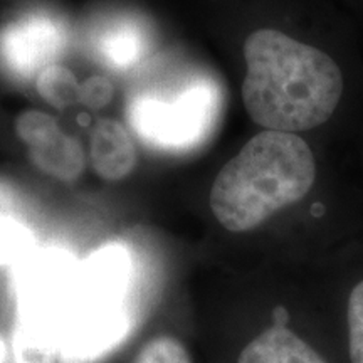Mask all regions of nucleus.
<instances>
[{
	"label": "nucleus",
	"instance_id": "423d86ee",
	"mask_svg": "<svg viewBox=\"0 0 363 363\" xmlns=\"http://www.w3.org/2000/svg\"><path fill=\"white\" fill-rule=\"evenodd\" d=\"M65 45V33L57 24L45 19L26 22L7 34L4 52L16 71L24 76L35 74L44 67L56 65Z\"/></svg>",
	"mask_w": 363,
	"mask_h": 363
},
{
	"label": "nucleus",
	"instance_id": "9d476101",
	"mask_svg": "<svg viewBox=\"0 0 363 363\" xmlns=\"http://www.w3.org/2000/svg\"><path fill=\"white\" fill-rule=\"evenodd\" d=\"M59 345L17 328L13 331V363H56Z\"/></svg>",
	"mask_w": 363,
	"mask_h": 363
},
{
	"label": "nucleus",
	"instance_id": "ddd939ff",
	"mask_svg": "<svg viewBox=\"0 0 363 363\" xmlns=\"http://www.w3.org/2000/svg\"><path fill=\"white\" fill-rule=\"evenodd\" d=\"M352 152H353V157H355V177L363 190V120H362L360 130H358L357 133L355 142L352 145Z\"/></svg>",
	"mask_w": 363,
	"mask_h": 363
},
{
	"label": "nucleus",
	"instance_id": "39448f33",
	"mask_svg": "<svg viewBox=\"0 0 363 363\" xmlns=\"http://www.w3.org/2000/svg\"><path fill=\"white\" fill-rule=\"evenodd\" d=\"M16 133L29 148L30 160L39 170L59 180L72 182L83 174L86 158L78 140L62 133L48 113L27 110L16 120Z\"/></svg>",
	"mask_w": 363,
	"mask_h": 363
},
{
	"label": "nucleus",
	"instance_id": "f257e3e1",
	"mask_svg": "<svg viewBox=\"0 0 363 363\" xmlns=\"http://www.w3.org/2000/svg\"><path fill=\"white\" fill-rule=\"evenodd\" d=\"M338 157L313 136L257 131L212 180V217L233 235L294 219L330 259L363 238V190Z\"/></svg>",
	"mask_w": 363,
	"mask_h": 363
},
{
	"label": "nucleus",
	"instance_id": "f8f14e48",
	"mask_svg": "<svg viewBox=\"0 0 363 363\" xmlns=\"http://www.w3.org/2000/svg\"><path fill=\"white\" fill-rule=\"evenodd\" d=\"M113 94H115V86L110 79L103 76H93L81 84L79 103L91 110H99L111 101Z\"/></svg>",
	"mask_w": 363,
	"mask_h": 363
},
{
	"label": "nucleus",
	"instance_id": "f03ea898",
	"mask_svg": "<svg viewBox=\"0 0 363 363\" xmlns=\"http://www.w3.org/2000/svg\"><path fill=\"white\" fill-rule=\"evenodd\" d=\"M220 110V91L211 79H192L177 93H138L128 101V121L150 145L182 150L208 135Z\"/></svg>",
	"mask_w": 363,
	"mask_h": 363
},
{
	"label": "nucleus",
	"instance_id": "20e7f679",
	"mask_svg": "<svg viewBox=\"0 0 363 363\" xmlns=\"http://www.w3.org/2000/svg\"><path fill=\"white\" fill-rule=\"evenodd\" d=\"M131 316L125 306L74 303L62 331L59 363H98L130 335Z\"/></svg>",
	"mask_w": 363,
	"mask_h": 363
},
{
	"label": "nucleus",
	"instance_id": "6e6552de",
	"mask_svg": "<svg viewBox=\"0 0 363 363\" xmlns=\"http://www.w3.org/2000/svg\"><path fill=\"white\" fill-rule=\"evenodd\" d=\"M79 88L76 76L61 65L44 67L35 78V89L54 108L65 110L79 101Z\"/></svg>",
	"mask_w": 363,
	"mask_h": 363
},
{
	"label": "nucleus",
	"instance_id": "0eeeda50",
	"mask_svg": "<svg viewBox=\"0 0 363 363\" xmlns=\"http://www.w3.org/2000/svg\"><path fill=\"white\" fill-rule=\"evenodd\" d=\"M91 163L99 177L121 180L135 169L136 152L128 131L115 120H99L91 135Z\"/></svg>",
	"mask_w": 363,
	"mask_h": 363
},
{
	"label": "nucleus",
	"instance_id": "1a4fd4ad",
	"mask_svg": "<svg viewBox=\"0 0 363 363\" xmlns=\"http://www.w3.org/2000/svg\"><path fill=\"white\" fill-rule=\"evenodd\" d=\"M143 38L128 27L111 30L101 39L99 52L108 65L126 67L143 56Z\"/></svg>",
	"mask_w": 363,
	"mask_h": 363
},
{
	"label": "nucleus",
	"instance_id": "9b49d317",
	"mask_svg": "<svg viewBox=\"0 0 363 363\" xmlns=\"http://www.w3.org/2000/svg\"><path fill=\"white\" fill-rule=\"evenodd\" d=\"M133 363H190V357L179 340L162 335L150 340Z\"/></svg>",
	"mask_w": 363,
	"mask_h": 363
},
{
	"label": "nucleus",
	"instance_id": "7ed1b4c3",
	"mask_svg": "<svg viewBox=\"0 0 363 363\" xmlns=\"http://www.w3.org/2000/svg\"><path fill=\"white\" fill-rule=\"evenodd\" d=\"M318 267L330 293L345 363H363V238Z\"/></svg>",
	"mask_w": 363,
	"mask_h": 363
},
{
	"label": "nucleus",
	"instance_id": "4468645a",
	"mask_svg": "<svg viewBox=\"0 0 363 363\" xmlns=\"http://www.w3.org/2000/svg\"><path fill=\"white\" fill-rule=\"evenodd\" d=\"M4 358H6V347H4V342L0 340V363H4Z\"/></svg>",
	"mask_w": 363,
	"mask_h": 363
}]
</instances>
